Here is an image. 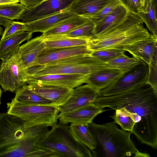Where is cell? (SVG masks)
<instances>
[{"label":"cell","mask_w":157,"mask_h":157,"mask_svg":"<svg viewBox=\"0 0 157 157\" xmlns=\"http://www.w3.org/2000/svg\"><path fill=\"white\" fill-rule=\"evenodd\" d=\"M94 103L130 117L135 124L132 133L141 143L157 148V93L147 82L124 93L100 96Z\"/></svg>","instance_id":"obj_1"},{"label":"cell","mask_w":157,"mask_h":157,"mask_svg":"<svg viewBox=\"0 0 157 157\" xmlns=\"http://www.w3.org/2000/svg\"><path fill=\"white\" fill-rule=\"evenodd\" d=\"M142 20L128 12L121 21L88 40V48L92 51L108 48L123 50L126 46L148 37L150 35Z\"/></svg>","instance_id":"obj_2"},{"label":"cell","mask_w":157,"mask_h":157,"mask_svg":"<svg viewBox=\"0 0 157 157\" xmlns=\"http://www.w3.org/2000/svg\"><path fill=\"white\" fill-rule=\"evenodd\" d=\"M88 126L96 145L93 156H149L136 149L130 138L131 132L119 129L114 121L101 124L92 122Z\"/></svg>","instance_id":"obj_3"},{"label":"cell","mask_w":157,"mask_h":157,"mask_svg":"<svg viewBox=\"0 0 157 157\" xmlns=\"http://www.w3.org/2000/svg\"><path fill=\"white\" fill-rule=\"evenodd\" d=\"M25 121L7 112L0 113V157L11 152L16 156L36 143L33 127L25 128Z\"/></svg>","instance_id":"obj_4"},{"label":"cell","mask_w":157,"mask_h":157,"mask_svg":"<svg viewBox=\"0 0 157 157\" xmlns=\"http://www.w3.org/2000/svg\"><path fill=\"white\" fill-rule=\"evenodd\" d=\"M105 67V63L89 56L78 55L44 64L32 66L27 68L26 71V77L53 74L88 76Z\"/></svg>","instance_id":"obj_5"},{"label":"cell","mask_w":157,"mask_h":157,"mask_svg":"<svg viewBox=\"0 0 157 157\" xmlns=\"http://www.w3.org/2000/svg\"><path fill=\"white\" fill-rule=\"evenodd\" d=\"M39 148L50 149L59 157H92L91 151L76 141L72 136L69 126L56 124L37 143Z\"/></svg>","instance_id":"obj_6"},{"label":"cell","mask_w":157,"mask_h":157,"mask_svg":"<svg viewBox=\"0 0 157 157\" xmlns=\"http://www.w3.org/2000/svg\"><path fill=\"white\" fill-rule=\"evenodd\" d=\"M7 105V112L25 121V128L42 124L52 127L57 123L59 118V111L55 105H29L15 98Z\"/></svg>","instance_id":"obj_7"},{"label":"cell","mask_w":157,"mask_h":157,"mask_svg":"<svg viewBox=\"0 0 157 157\" xmlns=\"http://www.w3.org/2000/svg\"><path fill=\"white\" fill-rule=\"evenodd\" d=\"M18 48L1 59L0 85L5 92H14L26 83V69L21 59Z\"/></svg>","instance_id":"obj_8"},{"label":"cell","mask_w":157,"mask_h":157,"mask_svg":"<svg viewBox=\"0 0 157 157\" xmlns=\"http://www.w3.org/2000/svg\"><path fill=\"white\" fill-rule=\"evenodd\" d=\"M140 61L138 64L122 73L111 85L100 90V96L119 94L146 82L148 74V66L144 62Z\"/></svg>","instance_id":"obj_9"},{"label":"cell","mask_w":157,"mask_h":157,"mask_svg":"<svg viewBox=\"0 0 157 157\" xmlns=\"http://www.w3.org/2000/svg\"><path fill=\"white\" fill-rule=\"evenodd\" d=\"M74 0H44L33 8H26L20 19L27 23L55 14L68 9Z\"/></svg>","instance_id":"obj_10"},{"label":"cell","mask_w":157,"mask_h":157,"mask_svg":"<svg viewBox=\"0 0 157 157\" xmlns=\"http://www.w3.org/2000/svg\"><path fill=\"white\" fill-rule=\"evenodd\" d=\"M100 96V91L87 84L76 87L66 101L57 106L59 115L93 103Z\"/></svg>","instance_id":"obj_11"},{"label":"cell","mask_w":157,"mask_h":157,"mask_svg":"<svg viewBox=\"0 0 157 157\" xmlns=\"http://www.w3.org/2000/svg\"><path fill=\"white\" fill-rule=\"evenodd\" d=\"M88 76L75 74H53L26 77L29 85L67 87L74 89L85 83Z\"/></svg>","instance_id":"obj_12"},{"label":"cell","mask_w":157,"mask_h":157,"mask_svg":"<svg viewBox=\"0 0 157 157\" xmlns=\"http://www.w3.org/2000/svg\"><path fill=\"white\" fill-rule=\"evenodd\" d=\"M157 36L151 33L148 37L126 46L123 49L148 65L157 59Z\"/></svg>","instance_id":"obj_13"},{"label":"cell","mask_w":157,"mask_h":157,"mask_svg":"<svg viewBox=\"0 0 157 157\" xmlns=\"http://www.w3.org/2000/svg\"><path fill=\"white\" fill-rule=\"evenodd\" d=\"M105 111L104 108L94 103L59 115V123L67 124H88L98 114Z\"/></svg>","instance_id":"obj_14"},{"label":"cell","mask_w":157,"mask_h":157,"mask_svg":"<svg viewBox=\"0 0 157 157\" xmlns=\"http://www.w3.org/2000/svg\"><path fill=\"white\" fill-rule=\"evenodd\" d=\"M92 51L87 45L56 49H44L36 60L30 67L44 64L76 56H89Z\"/></svg>","instance_id":"obj_15"},{"label":"cell","mask_w":157,"mask_h":157,"mask_svg":"<svg viewBox=\"0 0 157 157\" xmlns=\"http://www.w3.org/2000/svg\"><path fill=\"white\" fill-rule=\"evenodd\" d=\"M45 49V42L42 35L28 40L19 47L21 59L26 69L36 60Z\"/></svg>","instance_id":"obj_16"},{"label":"cell","mask_w":157,"mask_h":157,"mask_svg":"<svg viewBox=\"0 0 157 157\" xmlns=\"http://www.w3.org/2000/svg\"><path fill=\"white\" fill-rule=\"evenodd\" d=\"M29 88L42 97L50 100L53 105L63 104L70 95L73 89L67 87L30 84Z\"/></svg>","instance_id":"obj_17"},{"label":"cell","mask_w":157,"mask_h":157,"mask_svg":"<svg viewBox=\"0 0 157 157\" xmlns=\"http://www.w3.org/2000/svg\"><path fill=\"white\" fill-rule=\"evenodd\" d=\"M75 15L68 9L53 15L25 23V31L32 33L36 32L43 33Z\"/></svg>","instance_id":"obj_18"},{"label":"cell","mask_w":157,"mask_h":157,"mask_svg":"<svg viewBox=\"0 0 157 157\" xmlns=\"http://www.w3.org/2000/svg\"><path fill=\"white\" fill-rule=\"evenodd\" d=\"M122 73L117 69L105 67L88 75L85 83L100 91L113 84Z\"/></svg>","instance_id":"obj_19"},{"label":"cell","mask_w":157,"mask_h":157,"mask_svg":"<svg viewBox=\"0 0 157 157\" xmlns=\"http://www.w3.org/2000/svg\"><path fill=\"white\" fill-rule=\"evenodd\" d=\"M111 0H74L69 7L74 14L87 17L95 14L104 7Z\"/></svg>","instance_id":"obj_20"},{"label":"cell","mask_w":157,"mask_h":157,"mask_svg":"<svg viewBox=\"0 0 157 157\" xmlns=\"http://www.w3.org/2000/svg\"><path fill=\"white\" fill-rule=\"evenodd\" d=\"M90 20L82 16L75 15L43 33V37L64 35L82 25Z\"/></svg>","instance_id":"obj_21"},{"label":"cell","mask_w":157,"mask_h":157,"mask_svg":"<svg viewBox=\"0 0 157 157\" xmlns=\"http://www.w3.org/2000/svg\"><path fill=\"white\" fill-rule=\"evenodd\" d=\"M45 50H49L86 45L88 40L64 35L43 37Z\"/></svg>","instance_id":"obj_22"},{"label":"cell","mask_w":157,"mask_h":157,"mask_svg":"<svg viewBox=\"0 0 157 157\" xmlns=\"http://www.w3.org/2000/svg\"><path fill=\"white\" fill-rule=\"evenodd\" d=\"M33 33L27 31H21L0 40V59L18 48L23 42L29 40Z\"/></svg>","instance_id":"obj_23"},{"label":"cell","mask_w":157,"mask_h":157,"mask_svg":"<svg viewBox=\"0 0 157 157\" xmlns=\"http://www.w3.org/2000/svg\"><path fill=\"white\" fill-rule=\"evenodd\" d=\"M69 127L71 132L76 141L86 146L91 152L96 148V143L88 124L71 123Z\"/></svg>","instance_id":"obj_24"},{"label":"cell","mask_w":157,"mask_h":157,"mask_svg":"<svg viewBox=\"0 0 157 157\" xmlns=\"http://www.w3.org/2000/svg\"><path fill=\"white\" fill-rule=\"evenodd\" d=\"M128 13V11L124 6L121 4L119 5L112 12L95 25V36L121 21Z\"/></svg>","instance_id":"obj_25"},{"label":"cell","mask_w":157,"mask_h":157,"mask_svg":"<svg viewBox=\"0 0 157 157\" xmlns=\"http://www.w3.org/2000/svg\"><path fill=\"white\" fill-rule=\"evenodd\" d=\"M15 98L18 101L31 105H53L52 102L30 90L24 85L15 91Z\"/></svg>","instance_id":"obj_26"},{"label":"cell","mask_w":157,"mask_h":157,"mask_svg":"<svg viewBox=\"0 0 157 157\" xmlns=\"http://www.w3.org/2000/svg\"><path fill=\"white\" fill-rule=\"evenodd\" d=\"M156 0H151L145 12H140L137 15L146 24L151 34L157 36Z\"/></svg>","instance_id":"obj_27"},{"label":"cell","mask_w":157,"mask_h":157,"mask_svg":"<svg viewBox=\"0 0 157 157\" xmlns=\"http://www.w3.org/2000/svg\"><path fill=\"white\" fill-rule=\"evenodd\" d=\"M140 61L134 57L125 55L121 56L105 62L106 67L116 69L122 73L126 72L138 64Z\"/></svg>","instance_id":"obj_28"},{"label":"cell","mask_w":157,"mask_h":157,"mask_svg":"<svg viewBox=\"0 0 157 157\" xmlns=\"http://www.w3.org/2000/svg\"><path fill=\"white\" fill-rule=\"evenodd\" d=\"M26 7L21 3H13L0 5V17L12 21L19 20Z\"/></svg>","instance_id":"obj_29"},{"label":"cell","mask_w":157,"mask_h":157,"mask_svg":"<svg viewBox=\"0 0 157 157\" xmlns=\"http://www.w3.org/2000/svg\"><path fill=\"white\" fill-rule=\"evenodd\" d=\"M95 25L90 20L86 23L64 36L89 40L95 36Z\"/></svg>","instance_id":"obj_30"},{"label":"cell","mask_w":157,"mask_h":157,"mask_svg":"<svg viewBox=\"0 0 157 157\" xmlns=\"http://www.w3.org/2000/svg\"><path fill=\"white\" fill-rule=\"evenodd\" d=\"M124 50L108 48L93 51L89 56L105 63L118 57L125 55Z\"/></svg>","instance_id":"obj_31"},{"label":"cell","mask_w":157,"mask_h":157,"mask_svg":"<svg viewBox=\"0 0 157 157\" xmlns=\"http://www.w3.org/2000/svg\"><path fill=\"white\" fill-rule=\"evenodd\" d=\"M119 0H111L103 8L93 15L86 17L96 24L112 12L121 4Z\"/></svg>","instance_id":"obj_32"},{"label":"cell","mask_w":157,"mask_h":157,"mask_svg":"<svg viewBox=\"0 0 157 157\" xmlns=\"http://www.w3.org/2000/svg\"><path fill=\"white\" fill-rule=\"evenodd\" d=\"M114 114L111 117L114 120V122L125 131L132 132L135 123L130 116L125 115L121 113L118 109L115 110Z\"/></svg>","instance_id":"obj_33"},{"label":"cell","mask_w":157,"mask_h":157,"mask_svg":"<svg viewBox=\"0 0 157 157\" xmlns=\"http://www.w3.org/2000/svg\"><path fill=\"white\" fill-rule=\"evenodd\" d=\"M21 31H25V23L12 21L9 25L5 27L1 40Z\"/></svg>","instance_id":"obj_34"},{"label":"cell","mask_w":157,"mask_h":157,"mask_svg":"<svg viewBox=\"0 0 157 157\" xmlns=\"http://www.w3.org/2000/svg\"><path fill=\"white\" fill-rule=\"evenodd\" d=\"M157 59L148 65V74L146 81L157 93Z\"/></svg>","instance_id":"obj_35"},{"label":"cell","mask_w":157,"mask_h":157,"mask_svg":"<svg viewBox=\"0 0 157 157\" xmlns=\"http://www.w3.org/2000/svg\"><path fill=\"white\" fill-rule=\"evenodd\" d=\"M128 12L136 14L141 11L138 0H119Z\"/></svg>","instance_id":"obj_36"},{"label":"cell","mask_w":157,"mask_h":157,"mask_svg":"<svg viewBox=\"0 0 157 157\" xmlns=\"http://www.w3.org/2000/svg\"><path fill=\"white\" fill-rule=\"evenodd\" d=\"M53 151L47 148H39L31 153L29 157H59Z\"/></svg>","instance_id":"obj_37"},{"label":"cell","mask_w":157,"mask_h":157,"mask_svg":"<svg viewBox=\"0 0 157 157\" xmlns=\"http://www.w3.org/2000/svg\"><path fill=\"white\" fill-rule=\"evenodd\" d=\"M45 0H20V2L26 8L31 9L35 6Z\"/></svg>","instance_id":"obj_38"},{"label":"cell","mask_w":157,"mask_h":157,"mask_svg":"<svg viewBox=\"0 0 157 157\" xmlns=\"http://www.w3.org/2000/svg\"><path fill=\"white\" fill-rule=\"evenodd\" d=\"M12 21L6 18L0 17V31L2 33L1 25L6 27Z\"/></svg>","instance_id":"obj_39"},{"label":"cell","mask_w":157,"mask_h":157,"mask_svg":"<svg viewBox=\"0 0 157 157\" xmlns=\"http://www.w3.org/2000/svg\"><path fill=\"white\" fill-rule=\"evenodd\" d=\"M151 0H138L140 3L141 12H145L149 3Z\"/></svg>","instance_id":"obj_40"},{"label":"cell","mask_w":157,"mask_h":157,"mask_svg":"<svg viewBox=\"0 0 157 157\" xmlns=\"http://www.w3.org/2000/svg\"><path fill=\"white\" fill-rule=\"evenodd\" d=\"M20 0H0V5L18 3Z\"/></svg>","instance_id":"obj_41"},{"label":"cell","mask_w":157,"mask_h":157,"mask_svg":"<svg viewBox=\"0 0 157 157\" xmlns=\"http://www.w3.org/2000/svg\"><path fill=\"white\" fill-rule=\"evenodd\" d=\"M1 93H2V90H1L0 88V103H1V102H0V100H1Z\"/></svg>","instance_id":"obj_42"},{"label":"cell","mask_w":157,"mask_h":157,"mask_svg":"<svg viewBox=\"0 0 157 157\" xmlns=\"http://www.w3.org/2000/svg\"><path fill=\"white\" fill-rule=\"evenodd\" d=\"M2 33L0 31V35H1V34H2Z\"/></svg>","instance_id":"obj_43"},{"label":"cell","mask_w":157,"mask_h":157,"mask_svg":"<svg viewBox=\"0 0 157 157\" xmlns=\"http://www.w3.org/2000/svg\"></svg>","instance_id":"obj_44"}]
</instances>
